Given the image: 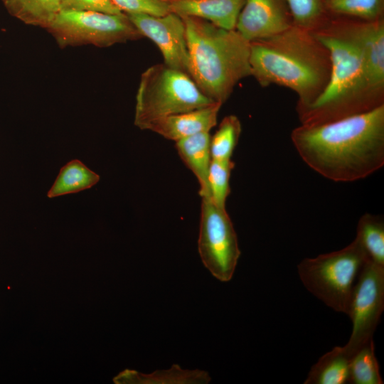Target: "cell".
<instances>
[{
  "instance_id": "obj_19",
  "label": "cell",
  "mask_w": 384,
  "mask_h": 384,
  "mask_svg": "<svg viewBox=\"0 0 384 384\" xmlns=\"http://www.w3.org/2000/svg\"><path fill=\"white\" fill-rule=\"evenodd\" d=\"M10 15L28 25L47 28L60 11V0H1Z\"/></svg>"
},
{
  "instance_id": "obj_5",
  "label": "cell",
  "mask_w": 384,
  "mask_h": 384,
  "mask_svg": "<svg viewBox=\"0 0 384 384\" xmlns=\"http://www.w3.org/2000/svg\"><path fill=\"white\" fill-rule=\"evenodd\" d=\"M215 102H217L201 91L188 74L159 63L148 68L141 75L134 122L144 129L156 119L203 108Z\"/></svg>"
},
{
  "instance_id": "obj_26",
  "label": "cell",
  "mask_w": 384,
  "mask_h": 384,
  "mask_svg": "<svg viewBox=\"0 0 384 384\" xmlns=\"http://www.w3.org/2000/svg\"><path fill=\"white\" fill-rule=\"evenodd\" d=\"M122 12L164 16L170 13L166 0H112Z\"/></svg>"
},
{
  "instance_id": "obj_2",
  "label": "cell",
  "mask_w": 384,
  "mask_h": 384,
  "mask_svg": "<svg viewBox=\"0 0 384 384\" xmlns=\"http://www.w3.org/2000/svg\"><path fill=\"white\" fill-rule=\"evenodd\" d=\"M251 76L262 87L277 85L298 95V114L319 97L331 73L329 50L314 32L297 26L250 42Z\"/></svg>"
},
{
  "instance_id": "obj_6",
  "label": "cell",
  "mask_w": 384,
  "mask_h": 384,
  "mask_svg": "<svg viewBox=\"0 0 384 384\" xmlns=\"http://www.w3.org/2000/svg\"><path fill=\"white\" fill-rule=\"evenodd\" d=\"M368 260L355 238L339 250L303 259L297 271L309 292L334 311L347 314L355 284Z\"/></svg>"
},
{
  "instance_id": "obj_25",
  "label": "cell",
  "mask_w": 384,
  "mask_h": 384,
  "mask_svg": "<svg viewBox=\"0 0 384 384\" xmlns=\"http://www.w3.org/2000/svg\"><path fill=\"white\" fill-rule=\"evenodd\" d=\"M234 167L235 163L231 159H212L210 163L208 178L210 197L220 208H226V200L230 193V177Z\"/></svg>"
},
{
  "instance_id": "obj_8",
  "label": "cell",
  "mask_w": 384,
  "mask_h": 384,
  "mask_svg": "<svg viewBox=\"0 0 384 384\" xmlns=\"http://www.w3.org/2000/svg\"><path fill=\"white\" fill-rule=\"evenodd\" d=\"M198 250L205 267L220 282L230 281L240 256L238 236L226 208L201 198Z\"/></svg>"
},
{
  "instance_id": "obj_15",
  "label": "cell",
  "mask_w": 384,
  "mask_h": 384,
  "mask_svg": "<svg viewBox=\"0 0 384 384\" xmlns=\"http://www.w3.org/2000/svg\"><path fill=\"white\" fill-rule=\"evenodd\" d=\"M210 142L209 132L198 133L176 142L178 154L199 183L201 198L210 196L208 183L212 161Z\"/></svg>"
},
{
  "instance_id": "obj_18",
  "label": "cell",
  "mask_w": 384,
  "mask_h": 384,
  "mask_svg": "<svg viewBox=\"0 0 384 384\" xmlns=\"http://www.w3.org/2000/svg\"><path fill=\"white\" fill-rule=\"evenodd\" d=\"M100 176L87 168L82 162L73 159L63 166L48 191L50 198L70 193H75L94 186Z\"/></svg>"
},
{
  "instance_id": "obj_7",
  "label": "cell",
  "mask_w": 384,
  "mask_h": 384,
  "mask_svg": "<svg viewBox=\"0 0 384 384\" xmlns=\"http://www.w3.org/2000/svg\"><path fill=\"white\" fill-rule=\"evenodd\" d=\"M46 29L61 48L86 44L106 48L143 37L124 13L60 10Z\"/></svg>"
},
{
  "instance_id": "obj_3",
  "label": "cell",
  "mask_w": 384,
  "mask_h": 384,
  "mask_svg": "<svg viewBox=\"0 0 384 384\" xmlns=\"http://www.w3.org/2000/svg\"><path fill=\"white\" fill-rule=\"evenodd\" d=\"M313 32L329 50L331 73L319 97L299 114L302 124L329 122L383 105V99L368 85L363 50L353 18L331 16L324 26Z\"/></svg>"
},
{
  "instance_id": "obj_9",
  "label": "cell",
  "mask_w": 384,
  "mask_h": 384,
  "mask_svg": "<svg viewBox=\"0 0 384 384\" xmlns=\"http://www.w3.org/2000/svg\"><path fill=\"white\" fill-rule=\"evenodd\" d=\"M383 309L384 267L368 260L358 277L347 312L352 331L342 348L349 358L373 339Z\"/></svg>"
},
{
  "instance_id": "obj_16",
  "label": "cell",
  "mask_w": 384,
  "mask_h": 384,
  "mask_svg": "<svg viewBox=\"0 0 384 384\" xmlns=\"http://www.w3.org/2000/svg\"><path fill=\"white\" fill-rule=\"evenodd\" d=\"M210 380L205 370H185L176 364L169 369L156 370L150 374L126 370L114 379L116 383L134 384H207Z\"/></svg>"
},
{
  "instance_id": "obj_28",
  "label": "cell",
  "mask_w": 384,
  "mask_h": 384,
  "mask_svg": "<svg viewBox=\"0 0 384 384\" xmlns=\"http://www.w3.org/2000/svg\"><path fill=\"white\" fill-rule=\"evenodd\" d=\"M325 1H326V2L327 3V2L329 1L330 0H325Z\"/></svg>"
},
{
  "instance_id": "obj_20",
  "label": "cell",
  "mask_w": 384,
  "mask_h": 384,
  "mask_svg": "<svg viewBox=\"0 0 384 384\" xmlns=\"http://www.w3.org/2000/svg\"><path fill=\"white\" fill-rule=\"evenodd\" d=\"M356 238L370 260L384 267V221L378 215L363 214L358 220Z\"/></svg>"
},
{
  "instance_id": "obj_24",
  "label": "cell",
  "mask_w": 384,
  "mask_h": 384,
  "mask_svg": "<svg viewBox=\"0 0 384 384\" xmlns=\"http://www.w3.org/2000/svg\"><path fill=\"white\" fill-rule=\"evenodd\" d=\"M242 126L235 115L225 117L213 137H210V148L213 160H230L236 147Z\"/></svg>"
},
{
  "instance_id": "obj_13",
  "label": "cell",
  "mask_w": 384,
  "mask_h": 384,
  "mask_svg": "<svg viewBox=\"0 0 384 384\" xmlns=\"http://www.w3.org/2000/svg\"><path fill=\"white\" fill-rule=\"evenodd\" d=\"M219 102L211 105L159 118L150 122L144 129L151 130L173 141L201 133L209 132L216 125Z\"/></svg>"
},
{
  "instance_id": "obj_4",
  "label": "cell",
  "mask_w": 384,
  "mask_h": 384,
  "mask_svg": "<svg viewBox=\"0 0 384 384\" xmlns=\"http://www.w3.org/2000/svg\"><path fill=\"white\" fill-rule=\"evenodd\" d=\"M186 27L188 75L201 91L222 105L242 79L251 76L250 43L236 30L181 16Z\"/></svg>"
},
{
  "instance_id": "obj_21",
  "label": "cell",
  "mask_w": 384,
  "mask_h": 384,
  "mask_svg": "<svg viewBox=\"0 0 384 384\" xmlns=\"http://www.w3.org/2000/svg\"><path fill=\"white\" fill-rule=\"evenodd\" d=\"M353 384H383L375 346L371 339L351 358L349 380Z\"/></svg>"
},
{
  "instance_id": "obj_1",
  "label": "cell",
  "mask_w": 384,
  "mask_h": 384,
  "mask_svg": "<svg viewBox=\"0 0 384 384\" xmlns=\"http://www.w3.org/2000/svg\"><path fill=\"white\" fill-rule=\"evenodd\" d=\"M291 139L306 164L324 178H365L384 165V104L329 122L302 124Z\"/></svg>"
},
{
  "instance_id": "obj_22",
  "label": "cell",
  "mask_w": 384,
  "mask_h": 384,
  "mask_svg": "<svg viewBox=\"0 0 384 384\" xmlns=\"http://www.w3.org/2000/svg\"><path fill=\"white\" fill-rule=\"evenodd\" d=\"M292 14L293 23L314 31L330 19L325 0H284Z\"/></svg>"
},
{
  "instance_id": "obj_10",
  "label": "cell",
  "mask_w": 384,
  "mask_h": 384,
  "mask_svg": "<svg viewBox=\"0 0 384 384\" xmlns=\"http://www.w3.org/2000/svg\"><path fill=\"white\" fill-rule=\"evenodd\" d=\"M127 16L142 36L149 38L157 46L162 53L164 64L188 74L186 27L180 16L173 12L159 16L146 14Z\"/></svg>"
},
{
  "instance_id": "obj_27",
  "label": "cell",
  "mask_w": 384,
  "mask_h": 384,
  "mask_svg": "<svg viewBox=\"0 0 384 384\" xmlns=\"http://www.w3.org/2000/svg\"><path fill=\"white\" fill-rule=\"evenodd\" d=\"M60 10L96 11L112 14L123 13L112 0H60Z\"/></svg>"
},
{
  "instance_id": "obj_17",
  "label": "cell",
  "mask_w": 384,
  "mask_h": 384,
  "mask_svg": "<svg viewBox=\"0 0 384 384\" xmlns=\"http://www.w3.org/2000/svg\"><path fill=\"white\" fill-rule=\"evenodd\" d=\"M349 358L342 347L335 346L311 368L304 384H344L349 380Z\"/></svg>"
},
{
  "instance_id": "obj_11",
  "label": "cell",
  "mask_w": 384,
  "mask_h": 384,
  "mask_svg": "<svg viewBox=\"0 0 384 384\" xmlns=\"http://www.w3.org/2000/svg\"><path fill=\"white\" fill-rule=\"evenodd\" d=\"M293 25L284 0H245L235 30L252 42L278 34Z\"/></svg>"
},
{
  "instance_id": "obj_14",
  "label": "cell",
  "mask_w": 384,
  "mask_h": 384,
  "mask_svg": "<svg viewBox=\"0 0 384 384\" xmlns=\"http://www.w3.org/2000/svg\"><path fill=\"white\" fill-rule=\"evenodd\" d=\"M170 11L180 16L206 20L220 28L235 30L245 0H166Z\"/></svg>"
},
{
  "instance_id": "obj_12",
  "label": "cell",
  "mask_w": 384,
  "mask_h": 384,
  "mask_svg": "<svg viewBox=\"0 0 384 384\" xmlns=\"http://www.w3.org/2000/svg\"><path fill=\"white\" fill-rule=\"evenodd\" d=\"M353 26L362 47L369 88L383 99L384 18L374 21L353 18Z\"/></svg>"
},
{
  "instance_id": "obj_23",
  "label": "cell",
  "mask_w": 384,
  "mask_h": 384,
  "mask_svg": "<svg viewBox=\"0 0 384 384\" xmlns=\"http://www.w3.org/2000/svg\"><path fill=\"white\" fill-rule=\"evenodd\" d=\"M326 6L332 16L366 21L384 18V0H330Z\"/></svg>"
}]
</instances>
